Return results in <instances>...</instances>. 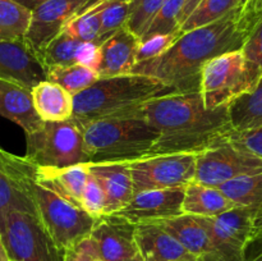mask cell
Returning a JSON list of instances; mask_svg holds the SVG:
<instances>
[{
	"mask_svg": "<svg viewBox=\"0 0 262 261\" xmlns=\"http://www.w3.org/2000/svg\"><path fill=\"white\" fill-rule=\"evenodd\" d=\"M242 12L235 8L214 23L183 32L166 53L137 63L132 73L156 78L174 92L200 91L205 64L245 45L251 30L242 20Z\"/></svg>",
	"mask_w": 262,
	"mask_h": 261,
	"instance_id": "1",
	"label": "cell"
},
{
	"mask_svg": "<svg viewBox=\"0 0 262 261\" xmlns=\"http://www.w3.org/2000/svg\"><path fill=\"white\" fill-rule=\"evenodd\" d=\"M160 132L156 154H200L234 135L228 107L207 109L201 92H171L135 109Z\"/></svg>",
	"mask_w": 262,
	"mask_h": 261,
	"instance_id": "2",
	"label": "cell"
},
{
	"mask_svg": "<svg viewBox=\"0 0 262 261\" xmlns=\"http://www.w3.org/2000/svg\"><path fill=\"white\" fill-rule=\"evenodd\" d=\"M81 125L89 160L124 161L152 155L160 132L136 110L91 120Z\"/></svg>",
	"mask_w": 262,
	"mask_h": 261,
	"instance_id": "3",
	"label": "cell"
},
{
	"mask_svg": "<svg viewBox=\"0 0 262 261\" xmlns=\"http://www.w3.org/2000/svg\"><path fill=\"white\" fill-rule=\"evenodd\" d=\"M174 92L169 86L143 74L100 78L84 91L74 95L72 119L78 124L137 109L150 100Z\"/></svg>",
	"mask_w": 262,
	"mask_h": 261,
	"instance_id": "4",
	"label": "cell"
},
{
	"mask_svg": "<svg viewBox=\"0 0 262 261\" xmlns=\"http://www.w3.org/2000/svg\"><path fill=\"white\" fill-rule=\"evenodd\" d=\"M262 71L241 50L229 51L205 64L200 92L207 109L228 107L234 100L252 91Z\"/></svg>",
	"mask_w": 262,
	"mask_h": 261,
	"instance_id": "5",
	"label": "cell"
},
{
	"mask_svg": "<svg viewBox=\"0 0 262 261\" xmlns=\"http://www.w3.org/2000/svg\"><path fill=\"white\" fill-rule=\"evenodd\" d=\"M26 158L36 166L66 168L89 163L83 130L74 119L43 122L42 127L26 136Z\"/></svg>",
	"mask_w": 262,
	"mask_h": 261,
	"instance_id": "6",
	"label": "cell"
},
{
	"mask_svg": "<svg viewBox=\"0 0 262 261\" xmlns=\"http://www.w3.org/2000/svg\"><path fill=\"white\" fill-rule=\"evenodd\" d=\"M0 238L14 261H63L64 251L54 242L37 215L9 211L0 219Z\"/></svg>",
	"mask_w": 262,
	"mask_h": 261,
	"instance_id": "7",
	"label": "cell"
},
{
	"mask_svg": "<svg viewBox=\"0 0 262 261\" xmlns=\"http://www.w3.org/2000/svg\"><path fill=\"white\" fill-rule=\"evenodd\" d=\"M38 217L63 251L90 237L99 219L87 214L82 207L67 201L51 189L36 183L33 186Z\"/></svg>",
	"mask_w": 262,
	"mask_h": 261,
	"instance_id": "8",
	"label": "cell"
},
{
	"mask_svg": "<svg viewBox=\"0 0 262 261\" xmlns=\"http://www.w3.org/2000/svg\"><path fill=\"white\" fill-rule=\"evenodd\" d=\"M262 173V158L241 145L233 136L197 155L194 181L211 187Z\"/></svg>",
	"mask_w": 262,
	"mask_h": 261,
	"instance_id": "9",
	"label": "cell"
},
{
	"mask_svg": "<svg viewBox=\"0 0 262 261\" xmlns=\"http://www.w3.org/2000/svg\"><path fill=\"white\" fill-rule=\"evenodd\" d=\"M197 155L193 153L156 154L128 160L135 193L147 189L186 187L196 177Z\"/></svg>",
	"mask_w": 262,
	"mask_h": 261,
	"instance_id": "10",
	"label": "cell"
},
{
	"mask_svg": "<svg viewBox=\"0 0 262 261\" xmlns=\"http://www.w3.org/2000/svg\"><path fill=\"white\" fill-rule=\"evenodd\" d=\"M255 209L237 206L217 216H196L225 261H247L246 251L257 241Z\"/></svg>",
	"mask_w": 262,
	"mask_h": 261,
	"instance_id": "11",
	"label": "cell"
},
{
	"mask_svg": "<svg viewBox=\"0 0 262 261\" xmlns=\"http://www.w3.org/2000/svg\"><path fill=\"white\" fill-rule=\"evenodd\" d=\"M36 165L0 146V219L9 211L37 215L33 196Z\"/></svg>",
	"mask_w": 262,
	"mask_h": 261,
	"instance_id": "12",
	"label": "cell"
},
{
	"mask_svg": "<svg viewBox=\"0 0 262 261\" xmlns=\"http://www.w3.org/2000/svg\"><path fill=\"white\" fill-rule=\"evenodd\" d=\"M94 0H49L32 12L30 27L25 36L28 48L40 55L41 51L66 30L72 18Z\"/></svg>",
	"mask_w": 262,
	"mask_h": 261,
	"instance_id": "13",
	"label": "cell"
},
{
	"mask_svg": "<svg viewBox=\"0 0 262 261\" xmlns=\"http://www.w3.org/2000/svg\"><path fill=\"white\" fill-rule=\"evenodd\" d=\"M186 187L147 189L133 194L129 204L117 214L133 224L159 222L183 215Z\"/></svg>",
	"mask_w": 262,
	"mask_h": 261,
	"instance_id": "14",
	"label": "cell"
},
{
	"mask_svg": "<svg viewBox=\"0 0 262 261\" xmlns=\"http://www.w3.org/2000/svg\"><path fill=\"white\" fill-rule=\"evenodd\" d=\"M136 225L118 214L100 217L90 234L100 261H124L135 256L138 252Z\"/></svg>",
	"mask_w": 262,
	"mask_h": 261,
	"instance_id": "15",
	"label": "cell"
},
{
	"mask_svg": "<svg viewBox=\"0 0 262 261\" xmlns=\"http://www.w3.org/2000/svg\"><path fill=\"white\" fill-rule=\"evenodd\" d=\"M0 78L32 90L46 81V68L25 40L0 41Z\"/></svg>",
	"mask_w": 262,
	"mask_h": 261,
	"instance_id": "16",
	"label": "cell"
},
{
	"mask_svg": "<svg viewBox=\"0 0 262 261\" xmlns=\"http://www.w3.org/2000/svg\"><path fill=\"white\" fill-rule=\"evenodd\" d=\"M89 170L101 184L106 197L105 215L117 214L124 209L135 194L133 178L128 160L89 161Z\"/></svg>",
	"mask_w": 262,
	"mask_h": 261,
	"instance_id": "17",
	"label": "cell"
},
{
	"mask_svg": "<svg viewBox=\"0 0 262 261\" xmlns=\"http://www.w3.org/2000/svg\"><path fill=\"white\" fill-rule=\"evenodd\" d=\"M154 223H158L166 232L176 237L197 261H225L212 242L206 228L196 216L183 214Z\"/></svg>",
	"mask_w": 262,
	"mask_h": 261,
	"instance_id": "18",
	"label": "cell"
},
{
	"mask_svg": "<svg viewBox=\"0 0 262 261\" xmlns=\"http://www.w3.org/2000/svg\"><path fill=\"white\" fill-rule=\"evenodd\" d=\"M138 44L140 38L125 26L105 40L100 45L101 63L97 69L100 78L132 73L137 64Z\"/></svg>",
	"mask_w": 262,
	"mask_h": 261,
	"instance_id": "19",
	"label": "cell"
},
{
	"mask_svg": "<svg viewBox=\"0 0 262 261\" xmlns=\"http://www.w3.org/2000/svg\"><path fill=\"white\" fill-rule=\"evenodd\" d=\"M136 242L146 261H197L176 237L158 223L136 225Z\"/></svg>",
	"mask_w": 262,
	"mask_h": 261,
	"instance_id": "20",
	"label": "cell"
},
{
	"mask_svg": "<svg viewBox=\"0 0 262 261\" xmlns=\"http://www.w3.org/2000/svg\"><path fill=\"white\" fill-rule=\"evenodd\" d=\"M0 117L12 120L25 130L26 136L42 127L43 122L36 113L31 89L0 78Z\"/></svg>",
	"mask_w": 262,
	"mask_h": 261,
	"instance_id": "21",
	"label": "cell"
},
{
	"mask_svg": "<svg viewBox=\"0 0 262 261\" xmlns=\"http://www.w3.org/2000/svg\"><path fill=\"white\" fill-rule=\"evenodd\" d=\"M87 163L66 168H50V166H36V183L51 189L67 201L81 207L82 193L89 179Z\"/></svg>",
	"mask_w": 262,
	"mask_h": 261,
	"instance_id": "22",
	"label": "cell"
},
{
	"mask_svg": "<svg viewBox=\"0 0 262 261\" xmlns=\"http://www.w3.org/2000/svg\"><path fill=\"white\" fill-rule=\"evenodd\" d=\"M32 101L42 122H66L73 118L74 95L51 81H42L32 90Z\"/></svg>",
	"mask_w": 262,
	"mask_h": 261,
	"instance_id": "23",
	"label": "cell"
},
{
	"mask_svg": "<svg viewBox=\"0 0 262 261\" xmlns=\"http://www.w3.org/2000/svg\"><path fill=\"white\" fill-rule=\"evenodd\" d=\"M237 207V205L228 199L219 187L191 182L184 189L183 214L192 216H217Z\"/></svg>",
	"mask_w": 262,
	"mask_h": 261,
	"instance_id": "24",
	"label": "cell"
},
{
	"mask_svg": "<svg viewBox=\"0 0 262 261\" xmlns=\"http://www.w3.org/2000/svg\"><path fill=\"white\" fill-rule=\"evenodd\" d=\"M228 113L235 132L262 127V77L252 91L239 96L228 106Z\"/></svg>",
	"mask_w": 262,
	"mask_h": 261,
	"instance_id": "25",
	"label": "cell"
},
{
	"mask_svg": "<svg viewBox=\"0 0 262 261\" xmlns=\"http://www.w3.org/2000/svg\"><path fill=\"white\" fill-rule=\"evenodd\" d=\"M220 191L237 206H246L262 210V173L239 177L219 187Z\"/></svg>",
	"mask_w": 262,
	"mask_h": 261,
	"instance_id": "26",
	"label": "cell"
},
{
	"mask_svg": "<svg viewBox=\"0 0 262 261\" xmlns=\"http://www.w3.org/2000/svg\"><path fill=\"white\" fill-rule=\"evenodd\" d=\"M107 0H94L67 25L66 32L83 42H96L101 30V14Z\"/></svg>",
	"mask_w": 262,
	"mask_h": 261,
	"instance_id": "27",
	"label": "cell"
},
{
	"mask_svg": "<svg viewBox=\"0 0 262 261\" xmlns=\"http://www.w3.org/2000/svg\"><path fill=\"white\" fill-rule=\"evenodd\" d=\"M46 77H48V81L58 83L72 95L84 91L100 79L96 71L81 66V64L50 67L46 69Z\"/></svg>",
	"mask_w": 262,
	"mask_h": 261,
	"instance_id": "28",
	"label": "cell"
},
{
	"mask_svg": "<svg viewBox=\"0 0 262 261\" xmlns=\"http://www.w3.org/2000/svg\"><path fill=\"white\" fill-rule=\"evenodd\" d=\"M32 12L13 0H0V41L23 40Z\"/></svg>",
	"mask_w": 262,
	"mask_h": 261,
	"instance_id": "29",
	"label": "cell"
},
{
	"mask_svg": "<svg viewBox=\"0 0 262 261\" xmlns=\"http://www.w3.org/2000/svg\"><path fill=\"white\" fill-rule=\"evenodd\" d=\"M82 41L77 40L68 32L59 33L38 55L41 63L46 69L50 67L73 66L77 64L79 46Z\"/></svg>",
	"mask_w": 262,
	"mask_h": 261,
	"instance_id": "30",
	"label": "cell"
},
{
	"mask_svg": "<svg viewBox=\"0 0 262 261\" xmlns=\"http://www.w3.org/2000/svg\"><path fill=\"white\" fill-rule=\"evenodd\" d=\"M235 8H238L235 0H201L191 15L182 23L179 31L182 33L188 32L194 28L214 23Z\"/></svg>",
	"mask_w": 262,
	"mask_h": 261,
	"instance_id": "31",
	"label": "cell"
},
{
	"mask_svg": "<svg viewBox=\"0 0 262 261\" xmlns=\"http://www.w3.org/2000/svg\"><path fill=\"white\" fill-rule=\"evenodd\" d=\"M166 0H130L125 27L142 38Z\"/></svg>",
	"mask_w": 262,
	"mask_h": 261,
	"instance_id": "32",
	"label": "cell"
},
{
	"mask_svg": "<svg viewBox=\"0 0 262 261\" xmlns=\"http://www.w3.org/2000/svg\"><path fill=\"white\" fill-rule=\"evenodd\" d=\"M186 0H166L143 37L152 35H166V33L181 32V15Z\"/></svg>",
	"mask_w": 262,
	"mask_h": 261,
	"instance_id": "33",
	"label": "cell"
},
{
	"mask_svg": "<svg viewBox=\"0 0 262 261\" xmlns=\"http://www.w3.org/2000/svg\"><path fill=\"white\" fill-rule=\"evenodd\" d=\"M129 13V0H107L101 14V30H100L97 45L123 28L127 23Z\"/></svg>",
	"mask_w": 262,
	"mask_h": 261,
	"instance_id": "34",
	"label": "cell"
},
{
	"mask_svg": "<svg viewBox=\"0 0 262 261\" xmlns=\"http://www.w3.org/2000/svg\"><path fill=\"white\" fill-rule=\"evenodd\" d=\"M182 32L166 33V35H152L147 37H142L138 44L137 50V63L141 61L155 59L163 55L174 45Z\"/></svg>",
	"mask_w": 262,
	"mask_h": 261,
	"instance_id": "35",
	"label": "cell"
},
{
	"mask_svg": "<svg viewBox=\"0 0 262 261\" xmlns=\"http://www.w3.org/2000/svg\"><path fill=\"white\" fill-rule=\"evenodd\" d=\"M81 207L95 219H100L105 215V209H106L105 192L101 184L91 173L89 174V179L82 193Z\"/></svg>",
	"mask_w": 262,
	"mask_h": 261,
	"instance_id": "36",
	"label": "cell"
},
{
	"mask_svg": "<svg viewBox=\"0 0 262 261\" xmlns=\"http://www.w3.org/2000/svg\"><path fill=\"white\" fill-rule=\"evenodd\" d=\"M246 58L262 71V15L251 30L242 48Z\"/></svg>",
	"mask_w": 262,
	"mask_h": 261,
	"instance_id": "37",
	"label": "cell"
},
{
	"mask_svg": "<svg viewBox=\"0 0 262 261\" xmlns=\"http://www.w3.org/2000/svg\"><path fill=\"white\" fill-rule=\"evenodd\" d=\"M63 261H100V258L94 241L87 237L72 248L64 251Z\"/></svg>",
	"mask_w": 262,
	"mask_h": 261,
	"instance_id": "38",
	"label": "cell"
},
{
	"mask_svg": "<svg viewBox=\"0 0 262 261\" xmlns=\"http://www.w3.org/2000/svg\"><path fill=\"white\" fill-rule=\"evenodd\" d=\"M101 63V48L96 42H83L82 41L77 56V64L87 67L97 72Z\"/></svg>",
	"mask_w": 262,
	"mask_h": 261,
	"instance_id": "39",
	"label": "cell"
},
{
	"mask_svg": "<svg viewBox=\"0 0 262 261\" xmlns=\"http://www.w3.org/2000/svg\"><path fill=\"white\" fill-rule=\"evenodd\" d=\"M233 138L237 140L246 148H248L251 153L262 158V127L257 128V129L248 130V132H234Z\"/></svg>",
	"mask_w": 262,
	"mask_h": 261,
	"instance_id": "40",
	"label": "cell"
},
{
	"mask_svg": "<svg viewBox=\"0 0 262 261\" xmlns=\"http://www.w3.org/2000/svg\"><path fill=\"white\" fill-rule=\"evenodd\" d=\"M262 15V0H257L255 5L248 10L247 13L242 14V19L246 25L248 26L250 30H252V27L255 26V23L257 22L258 18Z\"/></svg>",
	"mask_w": 262,
	"mask_h": 261,
	"instance_id": "41",
	"label": "cell"
},
{
	"mask_svg": "<svg viewBox=\"0 0 262 261\" xmlns=\"http://www.w3.org/2000/svg\"><path fill=\"white\" fill-rule=\"evenodd\" d=\"M201 3V0H186V4H184L183 10H182V15H181V26L187 18L191 15V13L196 9L197 5Z\"/></svg>",
	"mask_w": 262,
	"mask_h": 261,
	"instance_id": "42",
	"label": "cell"
},
{
	"mask_svg": "<svg viewBox=\"0 0 262 261\" xmlns=\"http://www.w3.org/2000/svg\"><path fill=\"white\" fill-rule=\"evenodd\" d=\"M13 2L18 3V4L22 5L23 8H26V9L33 12L36 8H38L40 5H42L43 3L49 2V0H13Z\"/></svg>",
	"mask_w": 262,
	"mask_h": 261,
	"instance_id": "43",
	"label": "cell"
},
{
	"mask_svg": "<svg viewBox=\"0 0 262 261\" xmlns=\"http://www.w3.org/2000/svg\"><path fill=\"white\" fill-rule=\"evenodd\" d=\"M256 232H257V240H262V210L256 216Z\"/></svg>",
	"mask_w": 262,
	"mask_h": 261,
	"instance_id": "44",
	"label": "cell"
},
{
	"mask_svg": "<svg viewBox=\"0 0 262 261\" xmlns=\"http://www.w3.org/2000/svg\"><path fill=\"white\" fill-rule=\"evenodd\" d=\"M0 261H10V257L8 255V251L5 248L4 243H3L2 238H0Z\"/></svg>",
	"mask_w": 262,
	"mask_h": 261,
	"instance_id": "45",
	"label": "cell"
},
{
	"mask_svg": "<svg viewBox=\"0 0 262 261\" xmlns=\"http://www.w3.org/2000/svg\"><path fill=\"white\" fill-rule=\"evenodd\" d=\"M124 261H146V260H145V257L142 256V253L138 251L135 256H132V257L127 258V260H124Z\"/></svg>",
	"mask_w": 262,
	"mask_h": 261,
	"instance_id": "46",
	"label": "cell"
},
{
	"mask_svg": "<svg viewBox=\"0 0 262 261\" xmlns=\"http://www.w3.org/2000/svg\"><path fill=\"white\" fill-rule=\"evenodd\" d=\"M248 2H250V0H235V3H237V7L241 8L242 10H245V8L247 7Z\"/></svg>",
	"mask_w": 262,
	"mask_h": 261,
	"instance_id": "47",
	"label": "cell"
},
{
	"mask_svg": "<svg viewBox=\"0 0 262 261\" xmlns=\"http://www.w3.org/2000/svg\"><path fill=\"white\" fill-rule=\"evenodd\" d=\"M256 3H257V0H250V2H248V4H247V7H246L245 10H243V12H242V14H245V13H247L248 10H250L251 8H252L253 5L256 4Z\"/></svg>",
	"mask_w": 262,
	"mask_h": 261,
	"instance_id": "48",
	"label": "cell"
},
{
	"mask_svg": "<svg viewBox=\"0 0 262 261\" xmlns=\"http://www.w3.org/2000/svg\"><path fill=\"white\" fill-rule=\"evenodd\" d=\"M252 261H262V253H261V255H258L257 257H256L255 260H252Z\"/></svg>",
	"mask_w": 262,
	"mask_h": 261,
	"instance_id": "49",
	"label": "cell"
},
{
	"mask_svg": "<svg viewBox=\"0 0 262 261\" xmlns=\"http://www.w3.org/2000/svg\"><path fill=\"white\" fill-rule=\"evenodd\" d=\"M10 261H14V260H10Z\"/></svg>",
	"mask_w": 262,
	"mask_h": 261,
	"instance_id": "50",
	"label": "cell"
},
{
	"mask_svg": "<svg viewBox=\"0 0 262 261\" xmlns=\"http://www.w3.org/2000/svg\"><path fill=\"white\" fill-rule=\"evenodd\" d=\"M129 2H130V0H129Z\"/></svg>",
	"mask_w": 262,
	"mask_h": 261,
	"instance_id": "51",
	"label": "cell"
}]
</instances>
